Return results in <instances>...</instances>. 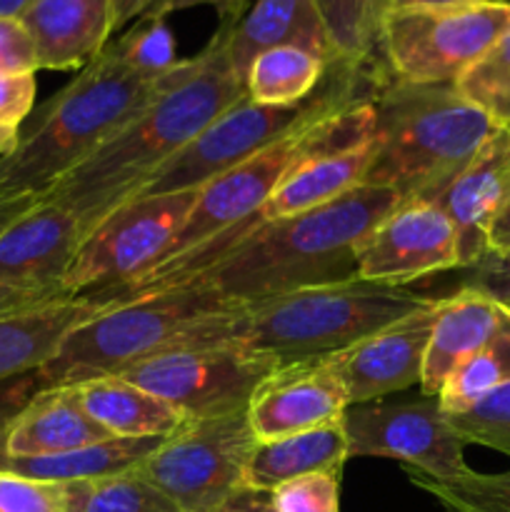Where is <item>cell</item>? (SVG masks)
<instances>
[{"label": "cell", "instance_id": "obj_19", "mask_svg": "<svg viewBox=\"0 0 510 512\" xmlns=\"http://www.w3.org/2000/svg\"><path fill=\"white\" fill-rule=\"evenodd\" d=\"M510 325V313L493 298L473 288L460 285L458 293L440 300L438 318L430 330L425 350L423 395H438L448 375L455 368L483 350L495 335Z\"/></svg>", "mask_w": 510, "mask_h": 512}, {"label": "cell", "instance_id": "obj_43", "mask_svg": "<svg viewBox=\"0 0 510 512\" xmlns=\"http://www.w3.org/2000/svg\"><path fill=\"white\" fill-rule=\"evenodd\" d=\"M488 253L490 255H510V203L505 205L503 213L495 218L488 233Z\"/></svg>", "mask_w": 510, "mask_h": 512}, {"label": "cell", "instance_id": "obj_10", "mask_svg": "<svg viewBox=\"0 0 510 512\" xmlns=\"http://www.w3.org/2000/svg\"><path fill=\"white\" fill-rule=\"evenodd\" d=\"M343 425L350 458L398 460L408 473L430 480H455L470 473L465 443L438 395L348 405Z\"/></svg>", "mask_w": 510, "mask_h": 512}, {"label": "cell", "instance_id": "obj_7", "mask_svg": "<svg viewBox=\"0 0 510 512\" xmlns=\"http://www.w3.org/2000/svg\"><path fill=\"white\" fill-rule=\"evenodd\" d=\"M508 28L505 0L388 10L380 25V55L390 75L405 83H455Z\"/></svg>", "mask_w": 510, "mask_h": 512}, {"label": "cell", "instance_id": "obj_1", "mask_svg": "<svg viewBox=\"0 0 510 512\" xmlns=\"http://www.w3.org/2000/svg\"><path fill=\"white\" fill-rule=\"evenodd\" d=\"M243 98V75L230 63L223 33L215 30L198 55L180 60L165 75L163 88L143 113L45 195L73 210L85 235Z\"/></svg>", "mask_w": 510, "mask_h": 512}, {"label": "cell", "instance_id": "obj_28", "mask_svg": "<svg viewBox=\"0 0 510 512\" xmlns=\"http://www.w3.org/2000/svg\"><path fill=\"white\" fill-rule=\"evenodd\" d=\"M65 512H180L135 470L100 480L65 483Z\"/></svg>", "mask_w": 510, "mask_h": 512}, {"label": "cell", "instance_id": "obj_33", "mask_svg": "<svg viewBox=\"0 0 510 512\" xmlns=\"http://www.w3.org/2000/svg\"><path fill=\"white\" fill-rule=\"evenodd\" d=\"M445 415L465 445H483L510 458V383L490 390L465 410Z\"/></svg>", "mask_w": 510, "mask_h": 512}, {"label": "cell", "instance_id": "obj_39", "mask_svg": "<svg viewBox=\"0 0 510 512\" xmlns=\"http://www.w3.org/2000/svg\"><path fill=\"white\" fill-rule=\"evenodd\" d=\"M43 390V383L35 373L18 375V378L0 380V458H3V440L8 433L10 423L20 415V410Z\"/></svg>", "mask_w": 510, "mask_h": 512}, {"label": "cell", "instance_id": "obj_14", "mask_svg": "<svg viewBox=\"0 0 510 512\" xmlns=\"http://www.w3.org/2000/svg\"><path fill=\"white\" fill-rule=\"evenodd\" d=\"M80 240L78 215L43 195L0 233V283L68 298L63 295V280Z\"/></svg>", "mask_w": 510, "mask_h": 512}, {"label": "cell", "instance_id": "obj_23", "mask_svg": "<svg viewBox=\"0 0 510 512\" xmlns=\"http://www.w3.org/2000/svg\"><path fill=\"white\" fill-rule=\"evenodd\" d=\"M373 153L375 140L308 155L285 175L260 215L263 220L293 218L340 198L365 183Z\"/></svg>", "mask_w": 510, "mask_h": 512}, {"label": "cell", "instance_id": "obj_27", "mask_svg": "<svg viewBox=\"0 0 510 512\" xmlns=\"http://www.w3.org/2000/svg\"><path fill=\"white\" fill-rule=\"evenodd\" d=\"M328 38L330 60L373 63L380 60V25L388 0H313Z\"/></svg>", "mask_w": 510, "mask_h": 512}, {"label": "cell", "instance_id": "obj_40", "mask_svg": "<svg viewBox=\"0 0 510 512\" xmlns=\"http://www.w3.org/2000/svg\"><path fill=\"white\" fill-rule=\"evenodd\" d=\"M213 512H275L273 505H270L268 493H258V490L240 488L238 493L230 495L220 508Z\"/></svg>", "mask_w": 510, "mask_h": 512}, {"label": "cell", "instance_id": "obj_20", "mask_svg": "<svg viewBox=\"0 0 510 512\" xmlns=\"http://www.w3.org/2000/svg\"><path fill=\"white\" fill-rule=\"evenodd\" d=\"M108 438L113 435L85 413L73 385L45 388L10 423L3 440V458H45Z\"/></svg>", "mask_w": 510, "mask_h": 512}, {"label": "cell", "instance_id": "obj_47", "mask_svg": "<svg viewBox=\"0 0 510 512\" xmlns=\"http://www.w3.org/2000/svg\"><path fill=\"white\" fill-rule=\"evenodd\" d=\"M35 0H0V15L3 18H20Z\"/></svg>", "mask_w": 510, "mask_h": 512}, {"label": "cell", "instance_id": "obj_31", "mask_svg": "<svg viewBox=\"0 0 510 512\" xmlns=\"http://www.w3.org/2000/svg\"><path fill=\"white\" fill-rule=\"evenodd\" d=\"M165 15L168 13H163V10L140 15L135 23H130V28L120 38L110 40L120 60L128 68H133L135 73L145 75L150 80H158L163 75L173 73L180 65V60H183L175 53L173 30H170Z\"/></svg>", "mask_w": 510, "mask_h": 512}, {"label": "cell", "instance_id": "obj_26", "mask_svg": "<svg viewBox=\"0 0 510 512\" xmlns=\"http://www.w3.org/2000/svg\"><path fill=\"white\" fill-rule=\"evenodd\" d=\"M325 70L328 60L313 50L270 48L245 70V95L260 105H295L315 93Z\"/></svg>", "mask_w": 510, "mask_h": 512}, {"label": "cell", "instance_id": "obj_16", "mask_svg": "<svg viewBox=\"0 0 510 512\" xmlns=\"http://www.w3.org/2000/svg\"><path fill=\"white\" fill-rule=\"evenodd\" d=\"M435 203L458 233L460 268L488 253V233L510 203V128H500Z\"/></svg>", "mask_w": 510, "mask_h": 512}, {"label": "cell", "instance_id": "obj_24", "mask_svg": "<svg viewBox=\"0 0 510 512\" xmlns=\"http://www.w3.org/2000/svg\"><path fill=\"white\" fill-rule=\"evenodd\" d=\"M73 388L85 413L113 438H168L185 423L165 400L120 375H103Z\"/></svg>", "mask_w": 510, "mask_h": 512}, {"label": "cell", "instance_id": "obj_22", "mask_svg": "<svg viewBox=\"0 0 510 512\" xmlns=\"http://www.w3.org/2000/svg\"><path fill=\"white\" fill-rule=\"evenodd\" d=\"M348 435L343 418L300 433L280 438L255 440L243 473V488L270 493L278 485L290 483L310 473L343 470L348 460Z\"/></svg>", "mask_w": 510, "mask_h": 512}, {"label": "cell", "instance_id": "obj_45", "mask_svg": "<svg viewBox=\"0 0 510 512\" xmlns=\"http://www.w3.org/2000/svg\"><path fill=\"white\" fill-rule=\"evenodd\" d=\"M480 0H388V10L405 8H450V5H468Z\"/></svg>", "mask_w": 510, "mask_h": 512}, {"label": "cell", "instance_id": "obj_4", "mask_svg": "<svg viewBox=\"0 0 510 512\" xmlns=\"http://www.w3.org/2000/svg\"><path fill=\"white\" fill-rule=\"evenodd\" d=\"M120 60L113 45L78 70L35 113L20 143L0 160V198L45 195L125 128L163 88Z\"/></svg>", "mask_w": 510, "mask_h": 512}, {"label": "cell", "instance_id": "obj_46", "mask_svg": "<svg viewBox=\"0 0 510 512\" xmlns=\"http://www.w3.org/2000/svg\"><path fill=\"white\" fill-rule=\"evenodd\" d=\"M20 143V128H0V160L8 158Z\"/></svg>", "mask_w": 510, "mask_h": 512}, {"label": "cell", "instance_id": "obj_35", "mask_svg": "<svg viewBox=\"0 0 510 512\" xmlns=\"http://www.w3.org/2000/svg\"><path fill=\"white\" fill-rule=\"evenodd\" d=\"M0 512H65V485L0 470Z\"/></svg>", "mask_w": 510, "mask_h": 512}, {"label": "cell", "instance_id": "obj_34", "mask_svg": "<svg viewBox=\"0 0 510 512\" xmlns=\"http://www.w3.org/2000/svg\"><path fill=\"white\" fill-rule=\"evenodd\" d=\"M340 473L325 470L295 478L270 490L275 512H340Z\"/></svg>", "mask_w": 510, "mask_h": 512}, {"label": "cell", "instance_id": "obj_42", "mask_svg": "<svg viewBox=\"0 0 510 512\" xmlns=\"http://www.w3.org/2000/svg\"><path fill=\"white\" fill-rule=\"evenodd\" d=\"M48 300H55V295L33 293V290H20V288H13V285L0 283V313L30 308V305L48 303Z\"/></svg>", "mask_w": 510, "mask_h": 512}, {"label": "cell", "instance_id": "obj_44", "mask_svg": "<svg viewBox=\"0 0 510 512\" xmlns=\"http://www.w3.org/2000/svg\"><path fill=\"white\" fill-rule=\"evenodd\" d=\"M43 195H18V198H0V233L8 228L10 223L20 218L25 210L33 208Z\"/></svg>", "mask_w": 510, "mask_h": 512}, {"label": "cell", "instance_id": "obj_9", "mask_svg": "<svg viewBox=\"0 0 510 512\" xmlns=\"http://www.w3.org/2000/svg\"><path fill=\"white\" fill-rule=\"evenodd\" d=\"M198 190L128 198L80 240L63 280V295L98 293L138 278L173 243Z\"/></svg>", "mask_w": 510, "mask_h": 512}, {"label": "cell", "instance_id": "obj_25", "mask_svg": "<svg viewBox=\"0 0 510 512\" xmlns=\"http://www.w3.org/2000/svg\"><path fill=\"white\" fill-rule=\"evenodd\" d=\"M160 440L163 438H108L85 445V448L68 450V453L45 455V458H3L0 470L60 485L100 480L135 470L158 448Z\"/></svg>", "mask_w": 510, "mask_h": 512}, {"label": "cell", "instance_id": "obj_37", "mask_svg": "<svg viewBox=\"0 0 510 512\" xmlns=\"http://www.w3.org/2000/svg\"><path fill=\"white\" fill-rule=\"evenodd\" d=\"M38 55L20 18L0 15V73H35Z\"/></svg>", "mask_w": 510, "mask_h": 512}, {"label": "cell", "instance_id": "obj_18", "mask_svg": "<svg viewBox=\"0 0 510 512\" xmlns=\"http://www.w3.org/2000/svg\"><path fill=\"white\" fill-rule=\"evenodd\" d=\"M20 23L30 33L40 70H80L113 40L110 0H35Z\"/></svg>", "mask_w": 510, "mask_h": 512}, {"label": "cell", "instance_id": "obj_12", "mask_svg": "<svg viewBox=\"0 0 510 512\" xmlns=\"http://www.w3.org/2000/svg\"><path fill=\"white\" fill-rule=\"evenodd\" d=\"M460 268L458 233L433 200H403L358 248L355 278L403 288L405 283Z\"/></svg>", "mask_w": 510, "mask_h": 512}, {"label": "cell", "instance_id": "obj_32", "mask_svg": "<svg viewBox=\"0 0 510 512\" xmlns=\"http://www.w3.org/2000/svg\"><path fill=\"white\" fill-rule=\"evenodd\" d=\"M413 485L433 495L448 512H510V470L495 475L465 473L455 480H430L408 473Z\"/></svg>", "mask_w": 510, "mask_h": 512}, {"label": "cell", "instance_id": "obj_13", "mask_svg": "<svg viewBox=\"0 0 510 512\" xmlns=\"http://www.w3.org/2000/svg\"><path fill=\"white\" fill-rule=\"evenodd\" d=\"M443 298H433L425 308L365 335L350 348L330 355L335 375L343 383L348 405L383 400L423 378L425 350Z\"/></svg>", "mask_w": 510, "mask_h": 512}, {"label": "cell", "instance_id": "obj_8", "mask_svg": "<svg viewBox=\"0 0 510 512\" xmlns=\"http://www.w3.org/2000/svg\"><path fill=\"white\" fill-rule=\"evenodd\" d=\"M255 440L245 408L185 420L160 440L135 473L168 495L180 512H213L243 488Z\"/></svg>", "mask_w": 510, "mask_h": 512}, {"label": "cell", "instance_id": "obj_17", "mask_svg": "<svg viewBox=\"0 0 510 512\" xmlns=\"http://www.w3.org/2000/svg\"><path fill=\"white\" fill-rule=\"evenodd\" d=\"M218 30L243 80L260 53L280 45L313 50L330 63L328 38L313 0H238L220 8Z\"/></svg>", "mask_w": 510, "mask_h": 512}, {"label": "cell", "instance_id": "obj_5", "mask_svg": "<svg viewBox=\"0 0 510 512\" xmlns=\"http://www.w3.org/2000/svg\"><path fill=\"white\" fill-rule=\"evenodd\" d=\"M375 153L365 183L398 190L403 200H438L498 133L453 83L388 78L370 98Z\"/></svg>", "mask_w": 510, "mask_h": 512}, {"label": "cell", "instance_id": "obj_38", "mask_svg": "<svg viewBox=\"0 0 510 512\" xmlns=\"http://www.w3.org/2000/svg\"><path fill=\"white\" fill-rule=\"evenodd\" d=\"M465 288H473L493 298L510 313V255L485 253L475 265H470Z\"/></svg>", "mask_w": 510, "mask_h": 512}, {"label": "cell", "instance_id": "obj_15", "mask_svg": "<svg viewBox=\"0 0 510 512\" xmlns=\"http://www.w3.org/2000/svg\"><path fill=\"white\" fill-rule=\"evenodd\" d=\"M245 410L255 438H280L340 420L348 395L330 360L313 358L275 368L255 388Z\"/></svg>", "mask_w": 510, "mask_h": 512}, {"label": "cell", "instance_id": "obj_3", "mask_svg": "<svg viewBox=\"0 0 510 512\" xmlns=\"http://www.w3.org/2000/svg\"><path fill=\"white\" fill-rule=\"evenodd\" d=\"M400 203L398 190L363 183L308 213L260 220L193 283H203L230 303H248L308 285L350 280L358 270V248L365 235Z\"/></svg>", "mask_w": 510, "mask_h": 512}, {"label": "cell", "instance_id": "obj_29", "mask_svg": "<svg viewBox=\"0 0 510 512\" xmlns=\"http://www.w3.org/2000/svg\"><path fill=\"white\" fill-rule=\"evenodd\" d=\"M505 383H510V325L448 375L438 400L445 413H458Z\"/></svg>", "mask_w": 510, "mask_h": 512}, {"label": "cell", "instance_id": "obj_11", "mask_svg": "<svg viewBox=\"0 0 510 512\" xmlns=\"http://www.w3.org/2000/svg\"><path fill=\"white\" fill-rule=\"evenodd\" d=\"M275 368L280 365L228 345H185L140 360L118 375L193 420L248 408L250 395Z\"/></svg>", "mask_w": 510, "mask_h": 512}, {"label": "cell", "instance_id": "obj_30", "mask_svg": "<svg viewBox=\"0 0 510 512\" xmlns=\"http://www.w3.org/2000/svg\"><path fill=\"white\" fill-rule=\"evenodd\" d=\"M453 85L498 128H510V28Z\"/></svg>", "mask_w": 510, "mask_h": 512}, {"label": "cell", "instance_id": "obj_6", "mask_svg": "<svg viewBox=\"0 0 510 512\" xmlns=\"http://www.w3.org/2000/svg\"><path fill=\"white\" fill-rule=\"evenodd\" d=\"M230 305V300L203 283L108 305L75 325L53 358L38 370L43 390L123 373L130 365L173 348L185 325Z\"/></svg>", "mask_w": 510, "mask_h": 512}, {"label": "cell", "instance_id": "obj_2", "mask_svg": "<svg viewBox=\"0 0 510 512\" xmlns=\"http://www.w3.org/2000/svg\"><path fill=\"white\" fill-rule=\"evenodd\" d=\"M430 300L415 290L360 278L308 285L193 320L173 348L228 345L275 365L330 358Z\"/></svg>", "mask_w": 510, "mask_h": 512}, {"label": "cell", "instance_id": "obj_36", "mask_svg": "<svg viewBox=\"0 0 510 512\" xmlns=\"http://www.w3.org/2000/svg\"><path fill=\"white\" fill-rule=\"evenodd\" d=\"M35 73H0V128H20L35 105Z\"/></svg>", "mask_w": 510, "mask_h": 512}, {"label": "cell", "instance_id": "obj_21", "mask_svg": "<svg viewBox=\"0 0 510 512\" xmlns=\"http://www.w3.org/2000/svg\"><path fill=\"white\" fill-rule=\"evenodd\" d=\"M105 308L90 295H80L0 313V380L43 368L75 325Z\"/></svg>", "mask_w": 510, "mask_h": 512}, {"label": "cell", "instance_id": "obj_41", "mask_svg": "<svg viewBox=\"0 0 510 512\" xmlns=\"http://www.w3.org/2000/svg\"><path fill=\"white\" fill-rule=\"evenodd\" d=\"M155 0H110V15H113V35L128 28L130 23L148 13Z\"/></svg>", "mask_w": 510, "mask_h": 512}]
</instances>
